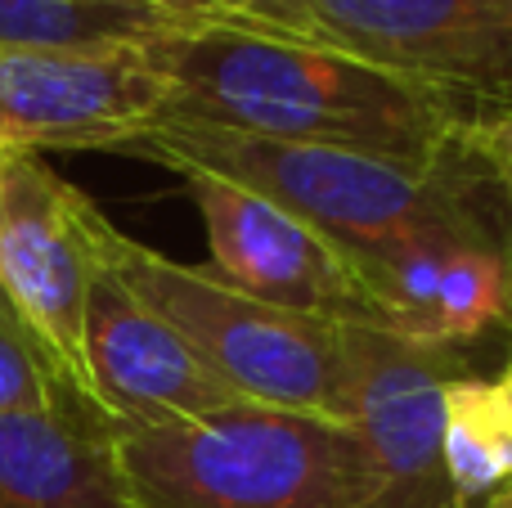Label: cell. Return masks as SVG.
<instances>
[{"label":"cell","mask_w":512,"mask_h":508,"mask_svg":"<svg viewBox=\"0 0 512 508\" xmlns=\"http://www.w3.org/2000/svg\"><path fill=\"white\" fill-rule=\"evenodd\" d=\"M167 113L279 144H315L405 167H459L468 104L261 23H194L144 45Z\"/></svg>","instance_id":"1"},{"label":"cell","mask_w":512,"mask_h":508,"mask_svg":"<svg viewBox=\"0 0 512 508\" xmlns=\"http://www.w3.org/2000/svg\"><path fill=\"white\" fill-rule=\"evenodd\" d=\"M126 153L158 162L176 176L203 171L248 189L324 234L337 252L355 261L360 275L387 252L418 239L499 243L481 207V189L490 180L468 162L427 171L369 153L261 140L185 117H158L149 131L135 135Z\"/></svg>","instance_id":"2"},{"label":"cell","mask_w":512,"mask_h":508,"mask_svg":"<svg viewBox=\"0 0 512 508\" xmlns=\"http://www.w3.org/2000/svg\"><path fill=\"white\" fill-rule=\"evenodd\" d=\"M117 468L131 508H373L378 495L351 423L252 401L117 432Z\"/></svg>","instance_id":"3"},{"label":"cell","mask_w":512,"mask_h":508,"mask_svg":"<svg viewBox=\"0 0 512 508\" xmlns=\"http://www.w3.org/2000/svg\"><path fill=\"white\" fill-rule=\"evenodd\" d=\"M104 257L243 401L346 423L342 324L270 306L212 266H180L117 225L104 234Z\"/></svg>","instance_id":"4"},{"label":"cell","mask_w":512,"mask_h":508,"mask_svg":"<svg viewBox=\"0 0 512 508\" xmlns=\"http://www.w3.org/2000/svg\"><path fill=\"white\" fill-rule=\"evenodd\" d=\"M239 23L351 54L472 113L512 108V0H248Z\"/></svg>","instance_id":"5"},{"label":"cell","mask_w":512,"mask_h":508,"mask_svg":"<svg viewBox=\"0 0 512 508\" xmlns=\"http://www.w3.org/2000/svg\"><path fill=\"white\" fill-rule=\"evenodd\" d=\"M104 230L95 198L45 158L0 153V293L81 401V320Z\"/></svg>","instance_id":"6"},{"label":"cell","mask_w":512,"mask_h":508,"mask_svg":"<svg viewBox=\"0 0 512 508\" xmlns=\"http://www.w3.org/2000/svg\"><path fill=\"white\" fill-rule=\"evenodd\" d=\"M346 423L369 450L373 508H459L445 473V387L463 351L369 324H342Z\"/></svg>","instance_id":"7"},{"label":"cell","mask_w":512,"mask_h":508,"mask_svg":"<svg viewBox=\"0 0 512 508\" xmlns=\"http://www.w3.org/2000/svg\"><path fill=\"white\" fill-rule=\"evenodd\" d=\"M167 95L144 45L0 50V153H126Z\"/></svg>","instance_id":"8"},{"label":"cell","mask_w":512,"mask_h":508,"mask_svg":"<svg viewBox=\"0 0 512 508\" xmlns=\"http://www.w3.org/2000/svg\"><path fill=\"white\" fill-rule=\"evenodd\" d=\"M81 392L113 432L176 428L243 405V396L122 284L104 257V239L81 320Z\"/></svg>","instance_id":"9"},{"label":"cell","mask_w":512,"mask_h":508,"mask_svg":"<svg viewBox=\"0 0 512 508\" xmlns=\"http://www.w3.org/2000/svg\"><path fill=\"white\" fill-rule=\"evenodd\" d=\"M180 180L203 216L212 270L225 284L283 311L382 329L364 275L324 234L230 180L203 176V171H185Z\"/></svg>","instance_id":"10"},{"label":"cell","mask_w":512,"mask_h":508,"mask_svg":"<svg viewBox=\"0 0 512 508\" xmlns=\"http://www.w3.org/2000/svg\"><path fill=\"white\" fill-rule=\"evenodd\" d=\"M0 508H131L117 432L81 410L0 414Z\"/></svg>","instance_id":"11"},{"label":"cell","mask_w":512,"mask_h":508,"mask_svg":"<svg viewBox=\"0 0 512 508\" xmlns=\"http://www.w3.org/2000/svg\"><path fill=\"white\" fill-rule=\"evenodd\" d=\"M180 18L144 0H0V50H108L171 36Z\"/></svg>","instance_id":"12"},{"label":"cell","mask_w":512,"mask_h":508,"mask_svg":"<svg viewBox=\"0 0 512 508\" xmlns=\"http://www.w3.org/2000/svg\"><path fill=\"white\" fill-rule=\"evenodd\" d=\"M441 455L459 508H472L477 500L486 504L512 486V419L495 383L468 374L450 378Z\"/></svg>","instance_id":"13"},{"label":"cell","mask_w":512,"mask_h":508,"mask_svg":"<svg viewBox=\"0 0 512 508\" xmlns=\"http://www.w3.org/2000/svg\"><path fill=\"white\" fill-rule=\"evenodd\" d=\"M512 311L508 261L499 243H459L445 257L441 288H436L432 342L441 347H472L486 333H495Z\"/></svg>","instance_id":"14"},{"label":"cell","mask_w":512,"mask_h":508,"mask_svg":"<svg viewBox=\"0 0 512 508\" xmlns=\"http://www.w3.org/2000/svg\"><path fill=\"white\" fill-rule=\"evenodd\" d=\"M50 410L95 414L72 392V383L50 360V351L27 333V324L14 320V315H0V414H50Z\"/></svg>","instance_id":"15"},{"label":"cell","mask_w":512,"mask_h":508,"mask_svg":"<svg viewBox=\"0 0 512 508\" xmlns=\"http://www.w3.org/2000/svg\"><path fill=\"white\" fill-rule=\"evenodd\" d=\"M459 153H463V162L477 167L512 207V108L472 117L463 140H459Z\"/></svg>","instance_id":"16"},{"label":"cell","mask_w":512,"mask_h":508,"mask_svg":"<svg viewBox=\"0 0 512 508\" xmlns=\"http://www.w3.org/2000/svg\"><path fill=\"white\" fill-rule=\"evenodd\" d=\"M144 5L162 9L180 23H230V18H243L248 0H144Z\"/></svg>","instance_id":"17"},{"label":"cell","mask_w":512,"mask_h":508,"mask_svg":"<svg viewBox=\"0 0 512 508\" xmlns=\"http://www.w3.org/2000/svg\"><path fill=\"white\" fill-rule=\"evenodd\" d=\"M495 387H499V396H504V410H508V419H512V360H508L504 378H495Z\"/></svg>","instance_id":"18"},{"label":"cell","mask_w":512,"mask_h":508,"mask_svg":"<svg viewBox=\"0 0 512 508\" xmlns=\"http://www.w3.org/2000/svg\"><path fill=\"white\" fill-rule=\"evenodd\" d=\"M486 508H512V486H504V491H499V495H490Z\"/></svg>","instance_id":"19"}]
</instances>
